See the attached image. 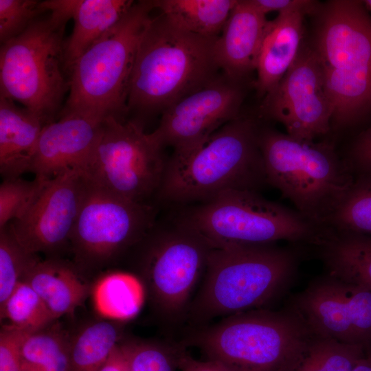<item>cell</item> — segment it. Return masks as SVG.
Wrapping results in <instances>:
<instances>
[{"mask_svg": "<svg viewBox=\"0 0 371 371\" xmlns=\"http://www.w3.org/2000/svg\"><path fill=\"white\" fill-rule=\"evenodd\" d=\"M216 38L184 30L161 12L152 17L137 52L128 111L162 113L216 78L220 75L213 54Z\"/></svg>", "mask_w": 371, "mask_h": 371, "instance_id": "1", "label": "cell"}, {"mask_svg": "<svg viewBox=\"0 0 371 371\" xmlns=\"http://www.w3.org/2000/svg\"><path fill=\"white\" fill-rule=\"evenodd\" d=\"M259 129L255 120L240 116L191 153L172 155L157 192L159 199L204 203L227 191L258 192L268 185Z\"/></svg>", "mask_w": 371, "mask_h": 371, "instance_id": "2", "label": "cell"}, {"mask_svg": "<svg viewBox=\"0 0 371 371\" xmlns=\"http://www.w3.org/2000/svg\"><path fill=\"white\" fill-rule=\"evenodd\" d=\"M298 262L295 250L274 244L212 247L202 286L188 308L190 319L203 324L257 309L287 285Z\"/></svg>", "mask_w": 371, "mask_h": 371, "instance_id": "3", "label": "cell"}, {"mask_svg": "<svg viewBox=\"0 0 371 371\" xmlns=\"http://www.w3.org/2000/svg\"><path fill=\"white\" fill-rule=\"evenodd\" d=\"M312 48L333 106L331 127L356 122L371 109V17L357 1L319 5Z\"/></svg>", "mask_w": 371, "mask_h": 371, "instance_id": "4", "label": "cell"}, {"mask_svg": "<svg viewBox=\"0 0 371 371\" xmlns=\"http://www.w3.org/2000/svg\"><path fill=\"white\" fill-rule=\"evenodd\" d=\"M258 143L268 185L304 218L325 229L355 181L347 160L328 143L300 141L270 128L260 127Z\"/></svg>", "mask_w": 371, "mask_h": 371, "instance_id": "5", "label": "cell"}, {"mask_svg": "<svg viewBox=\"0 0 371 371\" xmlns=\"http://www.w3.org/2000/svg\"><path fill=\"white\" fill-rule=\"evenodd\" d=\"M313 336L295 308H258L202 327L183 345L199 348L208 359L234 371H291Z\"/></svg>", "mask_w": 371, "mask_h": 371, "instance_id": "6", "label": "cell"}, {"mask_svg": "<svg viewBox=\"0 0 371 371\" xmlns=\"http://www.w3.org/2000/svg\"><path fill=\"white\" fill-rule=\"evenodd\" d=\"M153 9V1L134 3L78 58L69 71V94L61 113L123 120L138 46Z\"/></svg>", "mask_w": 371, "mask_h": 371, "instance_id": "7", "label": "cell"}, {"mask_svg": "<svg viewBox=\"0 0 371 371\" xmlns=\"http://www.w3.org/2000/svg\"><path fill=\"white\" fill-rule=\"evenodd\" d=\"M47 12L0 49V96L21 103L46 124L69 89L63 74V34L69 19L56 10Z\"/></svg>", "mask_w": 371, "mask_h": 371, "instance_id": "8", "label": "cell"}, {"mask_svg": "<svg viewBox=\"0 0 371 371\" xmlns=\"http://www.w3.org/2000/svg\"><path fill=\"white\" fill-rule=\"evenodd\" d=\"M176 221L197 232L212 247L279 240L316 245L325 232L296 210L251 190L222 193L183 212Z\"/></svg>", "mask_w": 371, "mask_h": 371, "instance_id": "9", "label": "cell"}, {"mask_svg": "<svg viewBox=\"0 0 371 371\" xmlns=\"http://www.w3.org/2000/svg\"><path fill=\"white\" fill-rule=\"evenodd\" d=\"M168 160L141 124L105 119L89 159L80 169L92 186L141 203L161 186Z\"/></svg>", "mask_w": 371, "mask_h": 371, "instance_id": "10", "label": "cell"}, {"mask_svg": "<svg viewBox=\"0 0 371 371\" xmlns=\"http://www.w3.org/2000/svg\"><path fill=\"white\" fill-rule=\"evenodd\" d=\"M152 214L146 203L125 199L86 181L70 239L74 265L82 274L106 265L146 234Z\"/></svg>", "mask_w": 371, "mask_h": 371, "instance_id": "11", "label": "cell"}, {"mask_svg": "<svg viewBox=\"0 0 371 371\" xmlns=\"http://www.w3.org/2000/svg\"><path fill=\"white\" fill-rule=\"evenodd\" d=\"M157 234L144 253L138 276L157 313L175 320L188 307L212 247L177 221Z\"/></svg>", "mask_w": 371, "mask_h": 371, "instance_id": "12", "label": "cell"}, {"mask_svg": "<svg viewBox=\"0 0 371 371\" xmlns=\"http://www.w3.org/2000/svg\"><path fill=\"white\" fill-rule=\"evenodd\" d=\"M260 109L262 115L281 123L287 135L300 141L312 142L330 130L333 106L312 47L302 44L284 77L265 95Z\"/></svg>", "mask_w": 371, "mask_h": 371, "instance_id": "13", "label": "cell"}, {"mask_svg": "<svg viewBox=\"0 0 371 371\" xmlns=\"http://www.w3.org/2000/svg\"><path fill=\"white\" fill-rule=\"evenodd\" d=\"M242 83L222 73L164 111L150 137L162 148L172 147L173 156L191 153L223 126L242 116Z\"/></svg>", "mask_w": 371, "mask_h": 371, "instance_id": "14", "label": "cell"}, {"mask_svg": "<svg viewBox=\"0 0 371 371\" xmlns=\"http://www.w3.org/2000/svg\"><path fill=\"white\" fill-rule=\"evenodd\" d=\"M295 308L315 336L371 349V291L328 274L297 297Z\"/></svg>", "mask_w": 371, "mask_h": 371, "instance_id": "15", "label": "cell"}, {"mask_svg": "<svg viewBox=\"0 0 371 371\" xmlns=\"http://www.w3.org/2000/svg\"><path fill=\"white\" fill-rule=\"evenodd\" d=\"M85 187L78 168L46 179L25 213L8 225L17 241L34 254L65 247L70 242Z\"/></svg>", "mask_w": 371, "mask_h": 371, "instance_id": "16", "label": "cell"}, {"mask_svg": "<svg viewBox=\"0 0 371 371\" xmlns=\"http://www.w3.org/2000/svg\"><path fill=\"white\" fill-rule=\"evenodd\" d=\"M104 120L78 113H60L58 120L44 126L30 171L37 178L49 179L69 169H81L94 148Z\"/></svg>", "mask_w": 371, "mask_h": 371, "instance_id": "17", "label": "cell"}, {"mask_svg": "<svg viewBox=\"0 0 371 371\" xmlns=\"http://www.w3.org/2000/svg\"><path fill=\"white\" fill-rule=\"evenodd\" d=\"M267 21L251 0H238L213 47L214 60L224 75L243 82L256 70Z\"/></svg>", "mask_w": 371, "mask_h": 371, "instance_id": "18", "label": "cell"}, {"mask_svg": "<svg viewBox=\"0 0 371 371\" xmlns=\"http://www.w3.org/2000/svg\"><path fill=\"white\" fill-rule=\"evenodd\" d=\"M132 0H47L45 12L56 10L74 20L73 31L65 42L64 67L69 73L78 58L117 24L134 4Z\"/></svg>", "mask_w": 371, "mask_h": 371, "instance_id": "19", "label": "cell"}, {"mask_svg": "<svg viewBox=\"0 0 371 371\" xmlns=\"http://www.w3.org/2000/svg\"><path fill=\"white\" fill-rule=\"evenodd\" d=\"M304 15L282 13L267 21L256 65V87L259 95L272 91L297 58L303 44Z\"/></svg>", "mask_w": 371, "mask_h": 371, "instance_id": "20", "label": "cell"}, {"mask_svg": "<svg viewBox=\"0 0 371 371\" xmlns=\"http://www.w3.org/2000/svg\"><path fill=\"white\" fill-rule=\"evenodd\" d=\"M45 124L38 115L0 96V170L6 179L30 171Z\"/></svg>", "mask_w": 371, "mask_h": 371, "instance_id": "21", "label": "cell"}, {"mask_svg": "<svg viewBox=\"0 0 371 371\" xmlns=\"http://www.w3.org/2000/svg\"><path fill=\"white\" fill-rule=\"evenodd\" d=\"M21 280L34 289L57 319L72 315L91 288L74 264L56 258L38 260Z\"/></svg>", "mask_w": 371, "mask_h": 371, "instance_id": "22", "label": "cell"}, {"mask_svg": "<svg viewBox=\"0 0 371 371\" xmlns=\"http://www.w3.org/2000/svg\"><path fill=\"white\" fill-rule=\"evenodd\" d=\"M316 245L328 274L371 291V236L326 229Z\"/></svg>", "mask_w": 371, "mask_h": 371, "instance_id": "23", "label": "cell"}, {"mask_svg": "<svg viewBox=\"0 0 371 371\" xmlns=\"http://www.w3.org/2000/svg\"><path fill=\"white\" fill-rule=\"evenodd\" d=\"M93 308L102 319L125 322L141 311L147 296L146 286L137 275L111 271L100 276L91 284Z\"/></svg>", "mask_w": 371, "mask_h": 371, "instance_id": "24", "label": "cell"}, {"mask_svg": "<svg viewBox=\"0 0 371 371\" xmlns=\"http://www.w3.org/2000/svg\"><path fill=\"white\" fill-rule=\"evenodd\" d=\"M238 0H155L171 21L189 32L211 38L221 34Z\"/></svg>", "mask_w": 371, "mask_h": 371, "instance_id": "25", "label": "cell"}, {"mask_svg": "<svg viewBox=\"0 0 371 371\" xmlns=\"http://www.w3.org/2000/svg\"><path fill=\"white\" fill-rule=\"evenodd\" d=\"M69 337L56 321L46 328L24 333L19 343L23 371H71Z\"/></svg>", "mask_w": 371, "mask_h": 371, "instance_id": "26", "label": "cell"}, {"mask_svg": "<svg viewBox=\"0 0 371 371\" xmlns=\"http://www.w3.org/2000/svg\"><path fill=\"white\" fill-rule=\"evenodd\" d=\"M119 322L99 319L69 337L71 371H98L122 339Z\"/></svg>", "mask_w": 371, "mask_h": 371, "instance_id": "27", "label": "cell"}, {"mask_svg": "<svg viewBox=\"0 0 371 371\" xmlns=\"http://www.w3.org/2000/svg\"><path fill=\"white\" fill-rule=\"evenodd\" d=\"M325 229L371 236V176L359 175Z\"/></svg>", "mask_w": 371, "mask_h": 371, "instance_id": "28", "label": "cell"}, {"mask_svg": "<svg viewBox=\"0 0 371 371\" xmlns=\"http://www.w3.org/2000/svg\"><path fill=\"white\" fill-rule=\"evenodd\" d=\"M367 350L361 345L314 335L291 371H352Z\"/></svg>", "mask_w": 371, "mask_h": 371, "instance_id": "29", "label": "cell"}, {"mask_svg": "<svg viewBox=\"0 0 371 371\" xmlns=\"http://www.w3.org/2000/svg\"><path fill=\"white\" fill-rule=\"evenodd\" d=\"M1 321L24 333H32L51 325L58 319L45 303L25 281L21 280L0 309Z\"/></svg>", "mask_w": 371, "mask_h": 371, "instance_id": "30", "label": "cell"}, {"mask_svg": "<svg viewBox=\"0 0 371 371\" xmlns=\"http://www.w3.org/2000/svg\"><path fill=\"white\" fill-rule=\"evenodd\" d=\"M40 259L15 238L8 225L0 229V309L28 271Z\"/></svg>", "mask_w": 371, "mask_h": 371, "instance_id": "31", "label": "cell"}, {"mask_svg": "<svg viewBox=\"0 0 371 371\" xmlns=\"http://www.w3.org/2000/svg\"><path fill=\"white\" fill-rule=\"evenodd\" d=\"M119 345L131 371H176L183 346L137 339H122Z\"/></svg>", "mask_w": 371, "mask_h": 371, "instance_id": "32", "label": "cell"}, {"mask_svg": "<svg viewBox=\"0 0 371 371\" xmlns=\"http://www.w3.org/2000/svg\"><path fill=\"white\" fill-rule=\"evenodd\" d=\"M45 178H8L0 186V229L20 218L36 199Z\"/></svg>", "mask_w": 371, "mask_h": 371, "instance_id": "33", "label": "cell"}, {"mask_svg": "<svg viewBox=\"0 0 371 371\" xmlns=\"http://www.w3.org/2000/svg\"><path fill=\"white\" fill-rule=\"evenodd\" d=\"M45 12L39 1L0 0L1 44L21 34Z\"/></svg>", "mask_w": 371, "mask_h": 371, "instance_id": "34", "label": "cell"}, {"mask_svg": "<svg viewBox=\"0 0 371 371\" xmlns=\"http://www.w3.org/2000/svg\"><path fill=\"white\" fill-rule=\"evenodd\" d=\"M22 331L10 324L3 325L0 330V371H23L19 343Z\"/></svg>", "mask_w": 371, "mask_h": 371, "instance_id": "35", "label": "cell"}, {"mask_svg": "<svg viewBox=\"0 0 371 371\" xmlns=\"http://www.w3.org/2000/svg\"><path fill=\"white\" fill-rule=\"evenodd\" d=\"M253 4L264 14L271 12L278 14L301 12L315 14L319 7V2L311 0H251Z\"/></svg>", "mask_w": 371, "mask_h": 371, "instance_id": "36", "label": "cell"}, {"mask_svg": "<svg viewBox=\"0 0 371 371\" xmlns=\"http://www.w3.org/2000/svg\"><path fill=\"white\" fill-rule=\"evenodd\" d=\"M347 161L354 172L358 171L359 175L371 176V128L357 139Z\"/></svg>", "mask_w": 371, "mask_h": 371, "instance_id": "37", "label": "cell"}, {"mask_svg": "<svg viewBox=\"0 0 371 371\" xmlns=\"http://www.w3.org/2000/svg\"><path fill=\"white\" fill-rule=\"evenodd\" d=\"M179 354L178 369L181 371H234L225 364L216 360H198L186 352L185 346Z\"/></svg>", "mask_w": 371, "mask_h": 371, "instance_id": "38", "label": "cell"}, {"mask_svg": "<svg viewBox=\"0 0 371 371\" xmlns=\"http://www.w3.org/2000/svg\"><path fill=\"white\" fill-rule=\"evenodd\" d=\"M98 371H131L119 344Z\"/></svg>", "mask_w": 371, "mask_h": 371, "instance_id": "39", "label": "cell"}, {"mask_svg": "<svg viewBox=\"0 0 371 371\" xmlns=\"http://www.w3.org/2000/svg\"><path fill=\"white\" fill-rule=\"evenodd\" d=\"M352 371H371V349L366 350Z\"/></svg>", "mask_w": 371, "mask_h": 371, "instance_id": "40", "label": "cell"}, {"mask_svg": "<svg viewBox=\"0 0 371 371\" xmlns=\"http://www.w3.org/2000/svg\"><path fill=\"white\" fill-rule=\"evenodd\" d=\"M367 8L371 10V0H367L364 1Z\"/></svg>", "mask_w": 371, "mask_h": 371, "instance_id": "41", "label": "cell"}]
</instances>
